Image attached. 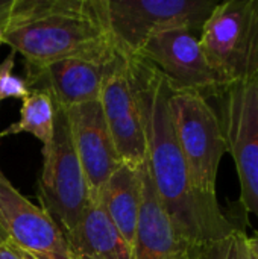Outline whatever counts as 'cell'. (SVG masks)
Masks as SVG:
<instances>
[{
  "instance_id": "7c38bea8",
  "label": "cell",
  "mask_w": 258,
  "mask_h": 259,
  "mask_svg": "<svg viewBox=\"0 0 258 259\" xmlns=\"http://www.w3.org/2000/svg\"><path fill=\"white\" fill-rule=\"evenodd\" d=\"M65 111L71 141L87 179L90 200H96L105 182L120 167V156L99 100Z\"/></svg>"
},
{
  "instance_id": "5bb4252c",
  "label": "cell",
  "mask_w": 258,
  "mask_h": 259,
  "mask_svg": "<svg viewBox=\"0 0 258 259\" xmlns=\"http://www.w3.org/2000/svg\"><path fill=\"white\" fill-rule=\"evenodd\" d=\"M73 259H134L132 246L119 234L97 200H90L67 237Z\"/></svg>"
},
{
  "instance_id": "6da1fadb",
  "label": "cell",
  "mask_w": 258,
  "mask_h": 259,
  "mask_svg": "<svg viewBox=\"0 0 258 259\" xmlns=\"http://www.w3.org/2000/svg\"><path fill=\"white\" fill-rule=\"evenodd\" d=\"M134 62L146 127V164L176 235L189 246L228 240L242 228L222 211L217 197L195 187L172 126L169 83L144 59L134 58Z\"/></svg>"
},
{
  "instance_id": "277c9868",
  "label": "cell",
  "mask_w": 258,
  "mask_h": 259,
  "mask_svg": "<svg viewBox=\"0 0 258 259\" xmlns=\"http://www.w3.org/2000/svg\"><path fill=\"white\" fill-rule=\"evenodd\" d=\"M217 3L214 0H103V8L117 50L135 58L158 33L173 29L201 33Z\"/></svg>"
},
{
  "instance_id": "603a6c76",
  "label": "cell",
  "mask_w": 258,
  "mask_h": 259,
  "mask_svg": "<svg viewBox=\"0 0 258 259\" xmlns=\"http://www.w3.org/2000/svg\"><path fill=\"white\" fill-rule=\"evenodd\" d=\"M3 241H6V240H5V238H3V235H2V232H0V244H2V243H3Z\"/></svg>"
},
{
  "instance_id": "52a82bcc",
  "label": "cell",
  "mask_w": 258,
  "mask_h": 259,
  "mask_svg": "<svg viewBox=\"0 0 258 259\" xmlns=\"http://www.w3.org/2000/svg\"><path fill=\"white\" fill-rule=\"evenodd\" d=\"M216 97L240 182V205L258 219V77L231 83Z\"/></svg>"
},
{
  "instance_id": "7a4b0ae2",
  "label": "cell",
  "mask_w": 258,
  "mask_h": 259,
  "mask_svg": "<svg viewBox=\"0 0 258 259\" xmlns=\"http://www.w3.org/2000/svg\"><path fill=\"white\" fill-rule=\"evenodd\" d=\"M2 44L21 55L26 68L117 52L103 0H15Z\"/></svg>"
},
{
  "instance_id": "44dd1931",
  "label": "cell",
  "mask_w": 258,
  "mask_h": 259,
  "mask_svg": "<svg viewBox=\"0 0 258 259\" xmlns=\"http://www.w3.org/2000/svg\"><path fill=\"white\" fill-rule=\"evenodd\" d=\"M14 6H15V0H0V44L8 29Z\"/></svg>"
},
{
  "instance_id": "ac0fdd59",
  "label": "cell",
  "mask_w": 258,
  "mask_h": 259,
  "mask_svg": "<svg viewBox=\"0 0 258 259\" xmlns=\"http://www.w3.org/2000/svg\"><path fill=\"white\" fill-rule=\"evenodd\" d=\"M230 249V238L201 246H187L179 259H227Z\"/></svg>"
},
{
  "instance_id": "9c48e42d",
  "label": "cell",
  "mask_w": 258,
  "mask_h": 259,
  "mask_svg": "<svg viewBox=\"0 0 258 259\" xmlns=\"http://www.w3.org/2000/svg\"><path fill=\"white\" fill-rule=\"evenodd\" d=\"M99 102L120 161L143 165L146 162L148 144L134 58L125 56L123 53L119 55L103 85Z\"/></svg>"
},
{
  "instance_id": "ba28073f",
  "label": "cell",
  "mask_w": 258,
  "mask_h": 259,
  "mask_svg": "<svg viewBox=\"0 0 258 259\" xmlns=\"http://www.w3.org/2000/svg\"><path fill=\"white\" fill-rule=\"evenodd\" d=\"M151 64L173 91H192L216 97L228 85L210 65L199 32L173 29L151 38L138 56Z\"/></svg>"
},
{
  "instance_id": "e0dca14e",
  "label": "cell",
  "mask_w": 258,
  "mask_h": 259,
  "mask_svg": "<svg viewBox=\"0 0 258 259\" xmlns=\"http://www.w3.org/2000/svg\"><path fill=\"white\" fill-rule=\"evenodd\" d=\"M15 55L17 53L11 50L0 62V103L8 99L24 100L30 93L27 82L14 73Z\"/></svg>"
},
{
  "instance_id": "ffe728a7",
  "label": "cell",
  "mask_w": 258,
  "mask_h": 259,
  "mask_svg": "<svg viewBox=\"0 0 258 259\" xmlns=\"http://www.w3.org/2000/svg\"><path fill=\"white\" fill-rule=\"evenodd\" d=\"M0 259H46L32 252H27L11 241H3L0 244Z\"/></svg>"
},
{
  "instance_id": "3957f363",
  "label": "cell",
  "mask_w": 258,
  "mask_h": 259,
  "mask_svg": "<svg viewBox=\"0 0 258 259\" xmlns=\"http://www.w3.org/2000/svg\"><path fill=\"white\" fill-rule=\"evenodd\" d=\"M199 39L210 65L228 87L258 77V0L219 2Z\"/></svg>"
},
{
  "instance_id": "7402d4cb",
  "label": "cell",
  "mask_w": 258,
  "mask_h": 259,
  "mask_svg": "<svg viewBox=\"0 0 258 259\" xmlns=\"http://www.w3.org/2000/svg\"><path fill=\"white\" fill-rule=\"evenodd\" d=\"M249 243H251V247L254 250L255 259H258V234L255 237H249Z\"/></svg>"
},
{
  "instance_id": "5b68a950",
  "label": "cell",
  "mask_w": 258,
  "mask_h": 259,
  "mask_svg": "<svg viewBox=\"0 0 258 259\" xmlns=\"http://www.w3.org/2000/svg\"><path fill=\"white\" fill-rule=\"evenodd\" d=\"M169 109L175 137L195 187L201 193L216 197L219 164L228 153L217 111L205 96L172 88Z\"/></svg>"
},
{
  "instance_id": "4fadbf2b",
  "label": "cell",
  "mask_w": 258,
  "mask_h": 259,
  "mask_svg": "<svg viewBox=\"0 0 258 259\" xmlns=\"http://www.w3.org/2000/svg\"><path fill=\"white\" fill-rule=\"evenodd\" d=\"M187 246L176 235L144 162L141 206L132 243L134 259H179Z\"/></svg>"
},
{
  "instance_id": "2e32d148",
  "label": "cell",
  "mask_w": 258,
  "mask_h": 259,
  "mask_svg": "<svg viewBox=\"0 0 258 259\" xmlns=\"http://www.w3.org/2000/svg\"><path fill=\"white\" fill-rule=\"evenodd\" d=\"M55 123L56 105L49 91L41 88H30L29 96L21 100L18 121L2 131L0 137L30 134L41 143L43 153H46L50 149L55 137Z\"/></svg>"
},
{
  "instance_id": "d6986e66",
  "label": "cell",
  "mask_w": 258,
  "mask_h": 259,
  "mask_svg": "<svg viewBox=\"0 0 258 259\" xmlns=\"http://www.w3.org/2000/svg\"><path fill=\"white\" fill-rule=\"evenodd\" d=\"M227 259H255L254 250L249 243V237L243 229L236 231L230 237V249Z\"/></svg>"
},
{
  "instance_id": "8992f818",
  "label": "cell",
  "mask_w": 258,
  "mask_h": 259,
  "mask_svg": "<svg viewBox=\"0 0 258 259\" xmlns=\"http://www.w3.org/2000/svg\"><path fill=\"white\" fill-rule=\"evenodd\" d=\"M43 158V171L38 181L40 208L67 238L81 222L90 202V191L71 141L67 111L58 105L55 137Z\"/></svg>"
},
{
  "instance_id": "8fae6325",
  "label": "cell",
  "mask_w": 258,
  "mask_h": 259,
  "mask_svg": "<svg viewBox=\"0 0 258 259\" xmlns=\"http://www.w3.org/2000/svg\"><path fill=\"white\" fill-rule=\"evenodd\" d=\"M120 52L103 58H73L41 68H26L29 88L49 91L53 102L70 109L76 105L97 102Z\"/></svg>"
},
{
  "instance_id": "9a60e30c",
  "label": "cell",
  "mask_w": 258,
  "mask_h": 259,
  "mask_svg": "<svg viewBox=\"0 0 258 259\" xmlns=\"http://www.w3.org/2000/svg\"><path fill=\"white\" fill-rule=\"evenodd\" d=\"M143 165L122 162L102 187L97 202L119 234L132 246L141 206Z\"/></svg>"
},
{
  "instance_id": "30bf717a",
  "label": "cell",
  "mask_w": 258,
  "mask_h": 259,
  "mask_svg": "<svg viewBox=\"0 0 258 259\" xmlns=\"http://www.w3.org/2000/svg\"><path fill=\"white\" fill-rule=\"evenodd\" d=\"M0 232L5 240L46 259H73L59 226L26 199L0 170Z\"/></svg>"
}]
</instances>
